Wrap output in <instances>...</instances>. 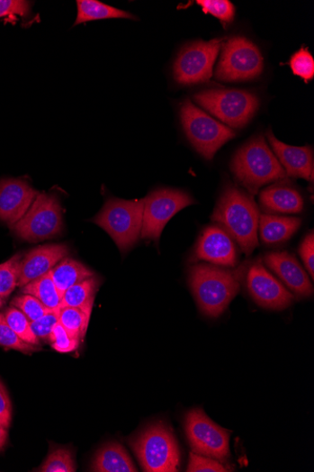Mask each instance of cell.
<instances>
[{"instance_id": "6da1fadb", "label": "cell", "mask_w": 314, "mask_h": 472, "mask_svg": "<svg viewBox=\"0 0 314 472\" xmlns=\"http://www.w3.org/2000/svg\"><path fill=\"white\" fill-rule=\"evenodd\" d=\"M260 211L254 195L228 184L216 204L211 220L238 244L246 256L258 248Z\"/></svg>"}, {"instance_id": "7a4b0ae2", "label": "cell", "mask_w": 314, "mask_h": 472, "mask_svg": "<svg viewBox=\"0 0 314 472\" xmlns=\"http://www.w3.org/2000/svg\"><path fill=\"white\" fill-rule=\"evenodd\" d=\"M243 271L226 270L211 264H196L190 271V285L201 312L220 317L239 292Z\"/></svg>"}, {"instance_id": "3957f363", "label": "cell", "mask_w": 314, "mask_h": 472, "mask_svg": "<svg viewBox=\"0 0 314 472\" xmlns=\"http://www.w3.org/2000/svg\"><path fill=\"white\" fill-rule=\"evenodd\" d=\"M231 171L251 195H256L265 185L287 177L280 161L262 135L248 141L236 153L231 162Z\"/></svg>"}, {"instance_id": "277c9868", "label": "cell", "mask_w": 314, "mask_h": 472, "mask_svg": "<svg viewBox=\"0 0 314 472\" xmlns=\"http://www.w3.org/2000/svg\"><path fill=\"white\" fill-rule=\"evenodd\" d=\"M144 199L110 198L93 222L106 231L124 254L138 243L142 230Z\"/></svg>"}, {"instance_id": "5b68a950", "label": "cell", "mask_w": 314, "mask_h": 472, "mask_svg": "<svg viewBox=\"0 0 314 472\" xmlns=\"http://www.w3.org/2000/svg\"><path fill=\"white\" fill-rule=\"evenodd\" d=\"M130 446L144 471H178L180 449L170 426L163 422L153 424L132 440Z\"/></svg>"}, {"instance_id": "8992f818", "label": "cell", "mask_w": 314, "mask_h": 472, "mask_svg": "<svg viewBox=\"0 0 314 472\" xmlns=\"http://www.w3.org/2000/svg\"><path fill=\"white\" fill-rule=\"evenodd\" d=\"M180 116L188 141L207 160H212L225 143L236 137L231 129L196 107L191 100L184 102Z\"/></svg>"}, {"instance_id": "52a82bcc", "label": "cell", "mask_w": 314, "mask_h": 472, "mask_svg": "<svg viewBox=\"0 0 314 472\" xmlns=\"http://www.w3.org/2000/svg\"><path fill=\"white\" fill-rule=\"evenodd\" d=\"M197 104L229 127L248 124L260 107L257 95L245 90H206L194 95Z\"/></svg>"}, {"instance_id": "ba28073f", "label": "cell", "mask_w": 314, "mask_h": 472, "mask_svg": "<svg viewBox=\"0 0 314 472\" xmlns=\"http://www.w3.org/2000/svg\"><path fill=\"white\" fill-rule=\"evenodd\" d=\"M264 70V58L258 47L244 36L229 38L222 52L215 77L220 81H247L258 77Z\"/></svg>"}, {"instance_id": "9c48e42d", "label": "cell", "mask_w": 314, "mask_h": 472, "mask_svg": "<svg viewBox=\"0 0 314 472\" xmlns=\"http://www.w3.org/2000/svg\"><path fill=\"white\" fill-rule=\"evenodd\" d=\"M12 230L19 239L33 243L59 235L64 231V218L58 198L39 194L29 212Z\"/></svg>"}, {"instance_id": "30bf717a", "label": "cell", "mask_w": 314, "mask_h": 472, "mask_svg": "<svg viewBox=\"0 0 314 472\" xmlns=\"http://www.w3.org/2000/svg\"><path fill=\"white\" fill-rule=\"evenodd\" d=\"M194 204V198L182 190L164 188L152 192L144 198L140 238L158 241L166 223Z\"/></svg>"}, {"instance_id": "8fae6325", "label": "cell", "mask_w": 314, "mask_h": 472, "mask_svg": "<svg viewBox=\"0 0 314 472\" xmlns=\"http://www.w3.org/2000/svg\"><path fill=\"white\" fill-rule=\"evenodd\" d=\"M184 430L194 454L222 463L229 459L231 432L213 422L202 409H193L186 414Z\"/></svg>"}, {"instance_id": "7c38bea8", "label": "cell", "mask_w": 314, "mask_h": 472, "mask_svg": "<svg viewBox=\"0 0 314 472\" xmlns=\"http://www.w3.org/2000/svg\"><path fill=\"white\" fill-rule=\"evenodd\" d=\"M223 45V39L186 45L180 51L174 67L175 80L181 86L203 84L211 78L213 68Z\"/></svg>"}, {"instance_id": "4fadbf2b", "label": "cell", "mask_w": 314, "mask_h": 472, "mask_svg": "<svg viewBox=\"0 0 314 472\" xmlns=\"http://www.w3.org/2000/svg\"><path fill=\"white\" fill-rule=\"evenodd\" d=\"M247 291L264 309L283 311L295 302L296 296L260 262L250 266L247 275Z\"/></svg>"}, {"instance_id": "5bb4252c", "label": "cell", "mask_w": 314, "mask_h": 472, "mask_svg": "<svg viewBox=\"0 0 314 472\" xmlns=\"http://www.w3.org/2000/svg\"><path fill=\"white\" fill-rule=\"evenodd\" d=\"M238 256L236 241L220 225L213 224L202 231L192 260L234 268Z\"/></svg>"}, {"instance_id": "9a60e30c", "label": "cell", "mask_w": 314, "mask_h": 472, "mask_svg": "<svg viewBox=\"0 0 314 472\" xmlns=\"http://www.w3.org/2000/svg\"><path fill=\"white\" fill-rule=\"evenodd\" d=\"M39 193L18 178L0 180V221L12 229L29 212Z\"/></svg>"}, {"instance_id": "2e32d148", "label": "cell", "mask_w": 314, "mask_h": 472, "mask_svg": "<svg viewBox=\"0 0 314 472\" xmlns=\"http://www.w3.org/2000/svg\"><path fill=\"white\" fill-rule=\"evenodd\" d=\"M264 262L295 296L307 298L313 295L312 283L296 257L286 251L271 252L265 256Z\"/></svg>"}, {"instance_id": "e0dca14e", "label": "cell", "mask_w": 314, "mask_h": 472, "mask_svg": "<svg viewBox=\"0 0 314 472\" xmlns=\"http://www.w3.org/2000/svg\"><path fill=\"white\" fill-rule=\"evenodd\" d=\"M68 254L67 244L40 245L31 250L21 259L18 286L23 288L31 281L49 273Z\"/></svg>"}, {"instance_id": "ac0fdd59", "label": "cell", "mask_w": 314, "mask_h": 472, "mask_svg": "<svg viewBox=\"0 0 314 472\" xmlns=\"http://www.w3.org/2000/svg\"><path fill=\"white\" fill-rule=\"evenodd\" d=\"M272 150L287 177L313 180V151L310 147L298 148L286 145L272 132H267Z\"/></svg>"}, {"instance_id": "d6986e66", "label": "cell", "mask_w": 314, "mask_h": 472, "mask_svg": "<svg viewBox=\"0 0 314 472\" xmlns=\"http://www.w3.org/2000/svg\"><path fill=\"white\" fill-rule=\"evenodd\" d=\"M262 209L268 213L297 214L303 212L304 199L294 188L275 184L260 193Z\"/></svg>"}, {"instance_id": "ffe728a7", "label": "cell", "mask_w": 314, "mask_h": 472, "mask_svg": "<svg viewBox=\"0 0 314 472\" xmlns=\"http://www.w3.org/2000/svg\"><path fill=\"white\" fill-rule=\"evenodd\" d=\"M302 220L298 217H284L261 214L258 231L265 245H277L289 241L301 228Z\"/></svg>"}, {"instance_id": "44dd1931", "label": "cell", "mask_w": 314, "mask_h": 472, "mask_svg": "<svg viewBox=\"0 0 314 472\" xmlns=\"http://www.w3.org/2000/svg\"><path fill=\"white\" fill-rule=\"evenodd\" d=\"M92 471L97 472H137L128 450L118 442L104 445L96 454Z\"/></svg>"}, {"instance_id": "7402d4cb", "label": "cell", "mask_w": 314, "mask_h": 472, "mask_svg": "<svg viewBox=\"0 0 314 472\" xmlns=\"http://www.w3.org/2000/svg\"><path fill=\"white\" fill-rule=\"evenodd\" d=\"M50 275L60 297L71 286L94 277L93 271L88 269L85 265L68 258L58 262L50 271Z\"/></svg>"}, {"instance_id": "603a6c76", "label": "cell", "mask_w": 314, "mask_h": 472, "mask_svg": "<svg viewBox=\"0 0 314 472\" xmlns=\"http://www.w3.org/2000/svg\"><path fill=\"white\" fill-rule=\"evenodd\" d=\"M76 6L77 16L75 26L103 19H137L130 13L103 5L97 0H77Z\"/></svg>"}, {"instance_id": "cb8c5ba5", "label": "cell", "mask_w": 314, "mask_h": 472, "mask_svg": "<svg viewBox=\"0 0 314 472\" xmlns=\"http://www.w3.org/2000/svg\"><path fill=\"white\" fill-rule=\"evenodd\" d=\"M98 288L99 281L95 277L76 284L62 295L60 309L62 307H78V309L93 311Z\"/></svg>"}, {"instance_id": "d4e9b609", "label": "cell", "mask_w": 314, "mask_h": 472, "mask_svg": "<svg viewBox=\"0 0 314 472\" xmlns=\"http://www.w3.org/2000/svg\"><path fill=\"white\" fill-rule=\"evenodd\" d=\"M92 311L78 307H62L58 322L74 340L81 342L85 338Z\"/></svg>"}, {"instance_id": "484cf974", "label": "cell", "mask_w": 314, "mask_h": 472, "mask_svg": "<svg viewBox=\"0 0 314 472\" xmlns=\"http://www.w3.org/2000/svg\"><path fill=\"white\" fill-rule=\"evenodd\" d=\"M21 289H22L21 293L37 298L50 310L57 309L60 304L61 297L50 272L31 281Z\"/></svg>"}, {"instance_id": "4316f807", "label": "cell", "mask_w": 314, "mask_h": 472, "mask_svg": "<svg viewBox=\"0 0 314 472\" xmlns=\"http://www.w3.org/2000/svg\"><path fill=\"white\" fill-rule=\"evenodd\" d=\"M5 319L13 332L25 342L33 346L40 345V340L34 334L31 321L16 307L11 306L4 313Z\"/></svg>"}, {"instance_id": "83f0119b", "label": "cell", "mask_w": 314, "mask_h": 472, "mask_svg": "<svg viewBox=\"0 0 314 472\" xmlns=\"http://www.w3.org/2000/svg\"><path fill=\"white\" fill-rule=\"evenodd\" d=\"M22 256L17 254L0 264V297L6 300L18 286L19 265Z\"/></svg>"}, {"instance_id": "f1b7e54d", "label": "cell", "mask_w": 314, "mask_h": 472, "mask_svg": "<svg viewBox=\"0 0 314 472\" xmlns=\"http://www.w3.org/2000/svg\"><path fill=\"white\" fill-rule=\"evenodd\" d=\"M76 470L74 455L67 448L54 449L39 468V471L43 472H75Z\"/></svg>"}, {"instance_id": "f546056e", "label": "cell", "mask_w": 314, "mask_h": 472, "mask_svg": "<svg viewBox=\"0 0 314 472\" xmlns=\"http://www.w3.org/2000/svg\"><path fill=\"white\" fill-rule=\"evenodd\" d=\"M0 346L24 354H31L39 351L37 346L25 342L13 332L5 319L4 313H0Z\"/></svg>"}, {"instance_id": "4dcf8cb0", "label": "cell", "mask_w": 314, "mask_h": 472, "mask_svg": "<svg viewBox=\"0 0 314 472\" xmlns=\"http://www.w3.org/2000/svg\"><path fill=\"white\" fill-rule=\"evenodd\" d=\"M196 4L204 14L215 16L223 24L231 23L235 19L236 8L229 0H198Z\"/></svg>"}, {"instance_id": "1f68e13d", "label": "cell", "mask_w": 314, "mask_h": 472, "mask_svg": "<svg viewBox=\"0 0 314 472\" xmlns=\"http://www.w3.org/2000/svg\"><path fill=\"white\" fill-rule=\"evenodd\" d=\"M11 304L20 312H22L31 322L39 320L52 311L37 298L29 295H22L13 298Z\"/></svg>"}, {"instance_id": "d6a6232c", "label": "cell", "mask_w": 314, "mask_h": 472, "mask_svg": "<svg viewBox=\"0 0 314 472\" xmlns=\"http://www.w3.org/2000/svg\"><path fill=\"white\" fill-rule=\"evenodd\" d=\"M289 65L292 73L303 78L307 84L314 77V59L307 48L292 55Z\"/></svg>"}, {"instance_id": "836d02e7", "label": "cell", "mask_w": 314, "mask_h": 472, "mask_svg": "<svg viewBox=\"0 0 314 472\" xmlns=\"http://www.w3.org/2000/svg\"><path fill=\"white\" fill-rule=\"evenodd\" d=\"M49 341L51 342L54 350L62 354L76 350L80 343L71 338L65 330V327L62 326L59 322L53 328L52 333L49 337Z\"/></svg>"}, {"instance_id": "e575fe53", "label": "cell", "mask_w": 314, "mask_h": 472, "mask_svg": "<svg viewBox=\"0 0 314 472\" xmlns=\"http://www.w3.org/2000/svg\"><path fill=\"white\" fill-rule=\"evenodd\" d=\"M59 313L60 307L58 306L39 320L31 322L32 331L39 340H49L53 328L58 322Z\"/></svg>"}, {"instance_id": "d590c367", "label": "cell", "mask_w": 314, "mask_h": 472, "mask_svg": "<svg viewBox=\"0 0 314 472\" xmlns=\"http://www.w3.org/2000/svg\"><path fill=\"white\" fill-rule=\"evenodd\" d=\"M188 472H225L229 471L222 462L202 457L193 453L191 455L190 464L187 467Z\"/></svg>"}, {"instance_id": "8d00e7d4", "label": "cell", "mask_w": 314, "mask_h": 472, "mask_svg": "<svg viewBox=\"0 0 314 472\" xmlns=\"http://www.w3.org/2000/svg\"><path fill=\"white\" fill-rule=\"evenodd\" d=\"M31 10V3L23 0H0V18L19 15L26 16Z\"/></svg>"}, {"instance_id": "74e56055", "label": "cell", "mask_w": 314, "mask_h": 472, "mask_svg": "<svg viewBox=\"0 0 314 472\" xmlns=\"http://www.w3.org/2000/svg\"><path fill=\"white\" fill-rule=\"evenodd\" d=\"M300 255L304 262L307 271L311 279L314 277V234L311 231L302 241L300 248Z\"/></svg>"}, {"instance_id": "f35d334b", "label": "cell", "mask_w": 314, "mask_h": 472, "mask_svg": "<svg viewBox=\"0 0 314 472\" xmlns=\"http://www.w3.org/2000/svg\"><path fill=\"white\" fill-rule=\"evenodd\" d=\"M13 418V404L7 388L0 380V423L9 429Z\"/></svg>"}, {"instance_id": "ab89813d", "label": "cell", "mask_w": 314, "mask_h": 472, "mask_svg": "<svg viewBox=\"0 0 314 472\" xmlns=\"http://www.w3.org/2000/svg\"><path fill=\"white\" fill-rule=\"evenodd\" d=\"M8 429L0 423V450H3L7 444Z\"/></svg>"}, {"instance_id": "60d3db41", "label": "cell", "mask_w": 314, "mask_h": 472, "mask_svg": "<svg viewBox=\"0 0 314 472\" xmlns=\"http://www.w3.org/2000/svg\"><path fill=\"white\" fill-rule=\"evenodd\" d=\"M4 304H5V300L0 297V310L3 309V306L4 305Z\"/></svg>"}]
</instances>
